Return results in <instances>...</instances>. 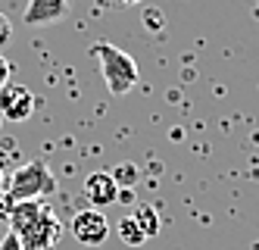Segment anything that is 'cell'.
Wrapping results in <instances>:
<instances>
[{
	"label": "cell",
	"mask_w": 259,
	"mask_h": 250,
	"mask_svg": "<svg viewBox=\"0 0 259 250\" xmlns=\"http://www.w3.org/2000/svg\"><path fill=\"white\" fill-rule=\"evenodd\" d=\"M34 113V94L25 85L7 82L0 88V119L7 122H25Z\"/></svg>",
	"instance_id": "obj_5"
},
{
	"label": "cell",
	"mask_w": 259,
	"mask_h": 250,
	"mask_svg": "<svg viewBox=\"0 0 259 250\" xmlns=\"http://www.w3.org/2000/svg\"><path fill=\"white\" fill-rule=\"evenodd\" d=\"M116 232H119L122 244H128V247H141V244H147V235L141 232V225L135 222V216H122V219L116 222Z\"/></svg>",
	"instance_id": "obj_9"
},
{
	"label": "cell",
	"mask_w": 259,
	"mask_h": 250,
	"mask_svg": "<svg viewBox=\"0 0 259 250\" xmlns=\"http://www.w3.org/2000/svg\"><path fill=\"white\" fill-rule=\"evenodd\" d=\"M44 209H47V203H44V200H19V203L0 206V213L7 216L10 232H13V235H19V232H25V228H28L34 219L44 213Z\"/></svg>",
	"instance_id": "obj_8"
},
{
	"label": "cell",
	"mask_w": 259,
	"mask_h": 250,
	"mask_svg": "<svg viewBox=\"0 0 259 250\" xmlns=\"http://www.w3.org/2000/svg\"><path fill=\"white\" fill-rule=\"evenodd\" d=\"M0 128H4V119H0Z\"/></svg>",
	"instance_id": "obj_17"
},
{
	"label": "cell",
	"mask_w": 259,
	"mask_h": 250,
	"mask_svg": "<svg viewBox=\"0 0 259 250\" xmlns=\"http://www.w3.org/2000/svg\"><path fill=\"white\" fill-rule=\"evenodd\" d=\"M69 228H72V238L84 247H100L109 238V219L103 216V209H94V206L78 209V213L72 216Z\"/></svg>",
	"instance_id": "obj_4"
},
{
	"label": "cell",
	"mask_w": 259,
	"mask_h": 250,
	"mask_svg": "<svg viewBox=\"0 0 259 250\" xmlns=\"http://www.w3.org/2000/svg\"><path fill=\"white\" fill-rule=\"evenodd\" d=\"M10 75H13V66H10V60L4 53H0V88H4L7 82H10Z\"/></svg>",
	"instance_id": "obj_13"
},
{
	"label": "cell",
	"mask_w": 259,
	"mask_h": 250,
	"mask_svg": "<svg viewBox=\"0 0 259 250\" xmlns=\"http://www.w3.org/2000/svg\"><path fill=\"white\" fill-rule=\"evenodd\" d=\"M72 13V0H28L25 13H22V22L31 28H41V25H57Z\"/></svg>",
	"instance_id": "obj_6"
},
{
	"label": "cell",
	"mask_w": 259,
	"mask_h": 250,
	"mask_svg": "<svg viewBox=\"0 0 259 250\" xmlns=\"http://www.w3.org/2000/svg\"><path fill=\"white\" fill-rule=\"evenodd\" d=\"M106 7H138L141 0H103Z\"/></svg>",
	"instance_id": "obj_15"
},
{
	"label": "cell",
	"mask_w": 259,
	"mask_h": 250,
	"mask_svg": "<svg viewBox=\"0 0 259 250\" xmlns=\"http://www.w3.org/2000/svg\"><path fill=\"white\" fill-rule=\"evenodd\" d=\"M132 216H135V222L141 225V232H144L147 238H156V235H159V216H156L153 206H138Z\"/></svg>",
	"instance_id": "obj_11"
},
{
	"label": "cell",
	"mask_w": 259,
	"mask_h": 250,
	"mask_svg": "<svg viewBox=\"0 0 259 250\" xmlns=\"http://www.w3.org/2000/svg\"><path fill=\"white\" fill-rule=\"evenodd\" d=\"M81 191H84V200L94 206V209H103V206H109V203L119 200V185L103 169L100 172H91V175L84 178V185H81Z\"/></svg>",
	"instance_id": "obj_7"
},
{
	"label": "cell",
	"mask_w": 259,
	"mask_h": 250,
	"mask_svg": "<svg viewBox=\"0 0 259 250\" xmlns=\"http://www.w3.org/2000/svg\"><path fill=\"white\" fill-rule=\"evenodd\" d=\"M91 50H94L97 63H100V75H103L109 94L122 97V94H128V91L138 85V75L141 72H138V63H135L132 53L119 50L116 44H109V41H97Z\"/></svg>",
	"instance_id": "obj_2"
},
{
	"label": "cell",
	"mask_w": 259,
	"mask_h": 250,
	"mask_svg": "<svg viewBox=\"0 0 259 250\" xmlns=\"http://www.w3.org/2000/svg\"><path fill=\"white\" fill-rule=\"evenodd\" d=\"M22 244V250H57L60 241H63V222L57 219V213L47 206L44 213L34 219L25 232L16 235Z\"/></svg>",
	"instance_id": "obj_3"
},
{
	"label": "cell",
	"mask_w": 259,
	"mask_h": 250,
	"mask_svg": "<svg viewBox=\"0 0 259 250\" xmlns=\"http://www.w3.org/2000/svg\"><path fill=\"white\" fill-rule=\"evenodd\" d=\"M10 38H13V25H10V19L0 13V47H7Z\"/></svg>",
	"instance_id": "obj_12"
},
{
	"label": "cell",
	"mask_w": 259,
	"mask_h": 250,
	"mask_svg": "<svg viewBox=\"0 0 259 250\" xmlns=\"http://www.w3.org/2000/svg\"><path fill=\"white\" fill-rule=\"evenodd\" d=\"M4 194H7V175H4V169H0V200H4Z\"/></svg>",
	"instance_id": "obj_16"
},
{
	"label": "cell",
	"mask_w": 259,
	"mask_h": 250,
	"mask_svg": "<svg viewBox=\"0 0 259 250\" xmlns=\"http://www.w3.org/2000/svg\"><path fill=\"white\" fill-rule=\"evenodd\" d=\"M109 175H113V182L119 185V191H128V188H135V185H138L141 172H138L135 163H119V166L109 169Z\"/></svg>",
	"instance_id": "obj_10"
},
{
	"label": "cell",
	"mask_w": 259,
	"mask_h": 250,
	"mask_svg": "<svg viewBox=\"0 0 259 250\" xmlns=\"http://www.w3.org/2000/svg\"><path fill=\"white\" fill-rule=\"evenodd\" d=\"M0 250H22V244H19V238H16L13 232H7V238H4V244H0Z\"/></svg>",
	"instance_id": "obj_14"
},
{
	"label": "cell",
	"mask_w": 259,
	"mask_h": 250,
	"mask_svg": "<svg viewBox=\"0 0 259 250\" xmlns=\"http://www.w3.org/2000/svg\"><path fill=\"white\" fill-rule=\"evenodd\" d=\"M53 188H57V178H53L50 166L44 160H31L7 178V194L0 200V206L19 203V200H41V197L53 194Z\"/></svg>",
	"instance_id": "obj_1"
}]
</instances>
